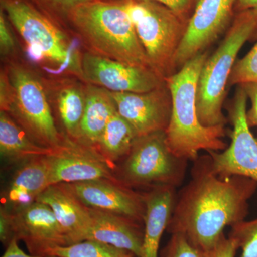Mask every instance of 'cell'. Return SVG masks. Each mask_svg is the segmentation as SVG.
<instances>
[{"instance_id":"4","label":"cell","mask_w":257,"mask_h":257,"mask_svg":"<svg viewBox=\"0 0 257 257\" xmlns=\"http://www.w3.org/2000/svg\"><path fill=\"white\" fill-rule=\"evenodd\" d=\"M207 57V52L199 54L165 79L172 98L170 123L165 130L167 145L176 156L193 162L200 152H220L227 147L223 140L224 126H204L198 118L197 84Z\"/></svg>"},{"instance_id":"19","label":"cell","mask_w":257,"mask_h":257,"mask_svg":"<svg viewBox=\"0 0 257 257\" xmlns=\"http://www.w3.org/2000/svg\"><path fill=\"white\" fill-rule=\"evenodd\" d=\"M176 189L162 186L143 193L145 215L141 257H159L161 239L170 224L177 200Z\"/></svg>"},{"instance_id":"7","label":"cell","mask_w":257,"mask_h":257,"mask_svg":"<svg viewBox=\"0 0 257 257\" xmlns=\"http://www.w3.org/2000/svg\"><path fill=\"white\" fill-rule=\"evenodd\" d=\"M126 5L150 67L162 79L170 77L187 24L155 2L126 0Z\"/></svg>"},{"instance_id":"20","label":"cell","mask_w":257,"mask_h":257,"mask_svg":"<svg viewBox=\"0 0 257 257\" xmlns=\"http://www.w3.org/2000/svg\"><path fill=\"white\" fill-rule=\"evenodd\" d=\"M50 186L47 155L26 161L16 171L3 194V206L14 209L30 204Z\"/></svg>"},{"instance_id":"15","label":"cell","mask_w":257,"mask_h":257,"mask_svg":"<svg viewBox=\"0 0 257 257\" xmlns=\"http://www.w3.org/2000/svg\"><path fill=\"white\" fill-rule=\"evenodd\" d=\"M118 113L131 125L137 137L165 131L172 112L167 83L143 93L111 92Z\"/></svg>"},{"instance_id":"10","label":"cell","mask_w":257,"mask_h":257,"mask_svg":"<svg viewBox=\"0 0 257 257\" xmlns=\"http://www.w3.org/2000/svg\"><path fill=\"white\" fill-rule=\"evenodd\" d=\"M248 96L238 86L228 107L232 131L231 143L220 152H209L211 167L221 177L242 176L257 182V140L246 121Z\"/></svg>"},{"instance_id":"34","label":"cell","mask_w":257,"mask_h":257,"mask_svg":"<svg viewBox=\"0 0 257 257\" xmlns=\"http://www.w3.org/2000/svg\"><path fill=\"white\" fill-rule=\"evenodd\" d=\"M235 10L236 13L243 11L251 12L257 22V0H237Z\"/></svg>"},{"instance_id":"17","label":"cell","mask_w":257,"mask_h":257,"mask_svg":"<svg viewBox=\"0 0 257 257\" xmlns=\"http://www.w3.org/2000/svg\"><path fill=\"white\" fill-rule=\"evenodd\" d=\"M89 211L91 226L87 240L109 243L141 257L145 231L144 223L127 216L91 208H89Z\"/></svg>"},{"instance_id":"21","label":"cell","mask_w":257,"mask_h":257,"mask_svg":"<svg viewBox=\"0 0 257 257\" xmlns=\"http://www.w3.org/2000/svg\"><path fill=\"white\" fill-rule=\"evenodd\" d=\"M116 111L109 91L87 84V101L77 141L95 147L108 121Z\"/></svg>"},{"instance_id":"30","label":"cell","mask_w":257,"mask_h":257,"mask_svg":"<svg viewBox=\"0 0 257 257\" xmlns=\"http://www.w3.org/2000/svg\"><path fill=\"white\" fill-rule=\"evenodd\" d=\"M160 3L167 7L184 23H188L199 0H144Z\"/></svg>"},{"instance_id":"11","label":"cell","mask_w":257,"mask_h":257,"mask_svg":"<svg viewBox=\"0 0 257 257\" xmlns=\"http://www.w3.org/2000/svg\"><path fill=\"white\" fill-rule=\"evenodd\" d=\"M237 0H199L174 58V70L204 51L231 26Z\"/></svg>"},{"instance_id":"3","label":"cell","mask_w":257,"mask_h":257,"mask_svg":"<svg viewBox=\"0 0 257 257\" xmlns=\"http://www.w3.org/2000/svg\"><path fill=\"white\" fill-rule=\"evenodd\" d=\"M69 29L84 50L151 68L128 15L126 0H93L79 5L69 15Z\"/></svg>"},{"instance_id":"18","label":"cell","mask_w":257,"mask_h":257,"mask_svg":"<svg viewBox=\"0 0 257 257\" xmlns=\"http://www.w3.org/2000/svg\"><path fill=\"white\" fill-rule=\"evenodd\" d=\"M52 209L69 245L87 240L91 226L89 208L60 184L50 186L36 200Z\"/></svg>"},{"instance_id":"32","label":"cell","mask_w":257,"mask_h":257,"mask_svg":"<svg viewBox=\"0 0 257 257\" xmlns=\"http://www.w3.org/2000/svg\"><path fill=\"white\" fill-rule=\"evenodd\" d=\"M251 101V107L246 111V121L250 128L257 126V83L241 84Z\"/></svg>"},{"instance_id":"26","label":"cell","mask_w":257,"mask_h":257,"mask_svg":"<svg viewBox=\"0 0 257 257\" xmlns=\"http://www.w3.org/2000/svg\"><path fill=\"white\" fill-rule=\"evenodd\" d=\"M228 236L241 248L240 257H257V219L233 225Z\"/></svg>"},{"instance_id":"12","label":"cell","mask_w":257,"mask_h":257,"mask_svg":"<svg viewBox=\"0 0 257 257\" xmlns=\"http://www.w3.org/2000/svg\"><path fill=\"white\" fill-rule=\"evenodd\" d=\"M47 159L50 186L99 179H118L116 164L103 156L95 147L66 136L60 146L47 155Z\"/></svg>"},{"instance_id":"2","label":"cell","mask_w":257,"mask_h":257,"mask_svg":"<svg viewBox=\"0 0 257 257\" xmlns=\"http://www.w3.org/2000/svg\"><path fill=\"white\" fill-rule=\"evenodd\" d=\"M21 47L22 57L43 77L82 79L84 49L72 32L62 28L28 0H0Z\"/></svg>"},{"instance_id":"29","label":"cell","mask_w":257,"mask_h":257,"mask_svg":"<svg viewBox=\"0 0 257 257\" xmlns=\"http://www.w3.org/2000/svg\"><path fill=\"white\" fill-rule=\"evenodd\" d=\"M159 257H202V251L193 246L184 235L172 234Z\"/></svg>"},{"instance_id":"24","label":"cell","mask_w":257,"mask_h":257,"mask_svg":"<svg viewBox=\"0 0 257 257\" xmlns=\"http://www.w3.org/2000/svg\"><path fill=\"white\" fill-rule=\"evenodd\" d=\"M60 257H138L128 251L95 240H85L67 246L52 248L47 256Z\"/></svg>"},{"instance_id":"23","label":"cell","mask_w":257,"mask_h":257,"mask_svg":"<svg viewBox=\"0 0 257 257\" xmlns=\"http://www.w3.org/2000/svg\"><path fill=\"white\" fill-rule=\"evenodd\" d=\"M137 138L131 125L116 111L108 121L95 148L116 164L127 156Z\"/></svg>"},{"instance_id":"6","label":"cell","mask_w":257,"mask_h":257,"mask_svg":"<svg viewBox=\"0 0 257 257\" xmlns=\"http://www.w3.org/2000/svg\"><path fill=\"white\" fill-rule=\"evenodd\" d=\"M257 30V22L250 11L236 13L224 40L203 65L197 89L198 118L204 126H225L223 112L226 87L238 54Z\"/></svg>"},{"instance_id":"9","label":"cell","mask_w":257,"mask_h":257,"mask_svg":"<svg viewBox=\"0 0 257 257\" xmlns=\"http://www.w3.org/2000/svg\"><path fill=\"white\" fill-rule=\"evenodd\" d=\"M0 239L5 247L13 240L23 241L30 254L42 257L52 248L68 246L52 209L39 201L14 209L2 206Z\"/></svg>"},{"instance_id":"25","label":"cell","mask_w":257,"mask_h":257,"mask_svg":"<svg viewBox=\"0 0 257 257\" xmlns=\"http://www.w3.org/2000/svg\"><path fill=\"white\" fill-rule=\"evenodd\" d=\"M28 1L52 21L55 22L62 28L69 31V18L72 10L79 5L93 1V0H28Z\"/></svg>"},{"instance_id":"1","label":"cell","mask_w":257,"mask_h":257,"mask_svg":"<svg viewBox=\"0 0 257 257\" xmlns=\"http://www.w3.org/2000/svg\"><path fill=\"white\" fill-rule=\"evenodd\" d=\"M257 182L242 176L221 177L209 154L194 161L191 178L177 196L167 231L184 235L202 251L212 248L226 226L245 220Z\"/></svg>"},{"instance_id":"35","label":"cell","mask_w":257,"mask_h":257,"mask_svg":"<svg viewBox=\"0 0 257 257\" xmlns=\"http://www.w3.org/2000/svg\"><path fill=\"white\" fill-rule=\"evenodd\" d=\"M46 257H60V256H47Z\"/></svg>"},{"instance_id":"28","label":"cell","mask_w":257,"mask_h":257,"mask_svg":"<svg viewBox=\"0 0 257 257\" xmlns=\"http://www.w3.org/2000/svg\"><path fill=\"white\" fill-rule=\"evenodd\" d=\"M0 54L2 62L22 56L21 47L14 28L3 10H0Z\"/></svg>"},{"instance_id":"14","label":"cell","mask_w":257,"mask_h":257,"mask_svg":"<svg viewBox=\"0 0 257 257\" xmlns=\"http://www.w3.org/2000/svg\"><path fill=\"white\" fill-rule=\"evenodd\" d=\"M59 184L86 207L127 216L144 223L143 193L126 187L119 179H99Z\"/></svg>"},{"instance_id":"16","label":"cell","mask_w":257,"mask_h":257,"mask_svg":"<svg viewBox=\"0 0 257 257\" xmlns=\"http://www.w3.org/2000/svg\"><path fill=\"white\" fill-rule=\"evenodd\" d=\"M42 77L57 127L64 136L77 141L87 101V83L75 76Z\"/></svg>"},{"instance_id":"27","label":"cell","mask_w":257,"mask_h":257,"mask_svg":"<svg viewBox=\"0 0 257 257\" xmlns=\"http://www.w3.org/2000/svg\"><path fill=\"white\" fill-rule=\"evenodd\" d=\"M257 83V42L242 58L235 62L228 86Z\"/></svg>"},{"instance_id":"5","label":"cell","mask_w":257,"mask_h":257,"mask_svg":"<svg viewBox=\"0 0 257 257\" xmlns=\"http://www.w3.org/2000/svg\"><path fill=\"white\" fill-rule=\"evenodd\" d=\"M0 111L10 115L40 146L55 149L64 140L41 74L20 57L2 62Z\"/></svg>"},{"instance_id":"22","label":"cell","mask_w":257,"mask_h":257,"mask_svg":"<svg viewBox=\"0 0 257 257\" xmlns=\"http://www.w3.org/2000/svg\"><path fill=\"white\" fill-rule=\"evenodd\" d=\"M52 150L37 145L10 115L0 111V152L3 160L22 164L49 155Z\"/></svg>"},{"instance_id":"8","label":"cell","mask_w":257,"mask_h":257,"mask_svg":"<svg viewBox=\"0 0 257 257\" xmlns=\"http://www.w3.org/2000/svg\"><path fill=\"white\" fill-rule=\"evenodd\" d=\"M188 160L172 153L165 131L139 137L130 153L116 169V177L130 188L148 189L162 186L177 187L182 184Z\"/></svg>"},{"instance_id":"31","label":"cell","mask_w":257,"mask_h":257,"mask_svg":"<svg viewBox=\"0 0 257 257\" xmlns=\"http://www.w3.org/2000/svg\"><path fill=\"white\" fill-rule=\"evenodd\" d=\"M238 249L236 241L224 234L212 248L202 251V257H235Z\"/></svg>"},{"instance_id":"33","label":"cell","mask_w":257,"mask_h":257,"mask_svg":"<svg viewBox=\"0 0 257 257\" xmlns=\"http://www.w3.org/2000/svg\"><path fill=\"white\" fill-rule=\"evenodd\" d=\"M2 257H42L34 256L24 252L23 250L19 247L18 240H13L6 247L4 254Z\"/></svg>"},{"instance_id":"13","label":"cell","mask_w":257,"mask_h":257,"mask_svg":"<svg viewBox=\"0 0 257 257\" xmlns=\"http://www.w3.org/2000/svg\"><path fill=\"white\" fill-rule=\"evenodd\" d=\"M81 67L84 82L110 92H147L165 83L151 68L131 65L84 50Z\"/></svg>"}]
</instances>
